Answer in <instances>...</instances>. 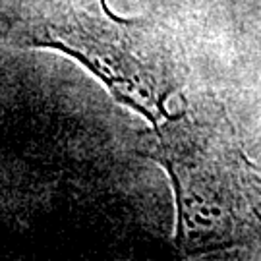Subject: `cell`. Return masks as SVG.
Here are the masks:
<instances>
[{"label":"cell","instance_id":"1","mask_svg":"<svg viewBox=\"0 0 261 261\" xmlns=\"http://www.w3.org/2000/svg\"><path fill=\"white\" fill-rule=\"evenodd\" d=\"M157 145L143 155L165 165L176 190L180 248L213 250L238 244L248 230L244 199L248 178L242 153L223 132L188 116L155 128Z\"/></svg>","mask_w":261,"mask_h":261},{"label":"cell","instance_id":"2","mask_svg":"<svg viewBox=\"0 0 261 261\" xmlns=\"http://www.w3.org/2000/svg\"><path fill=\"white\" fill-rule=\"evenodd\" d=\"M149 25L143 19H120L112 16L105 0L101 16L75 14L66 25H50L45 37L31 39L33 47L58 48L103 82L118 103L141 112L157 128L159 118H167V97L176 91L168 68L157 58L140 56L149 47L145 35Z\"/></svg>","mask_w":261,"mask_h":261}]
</instances>
